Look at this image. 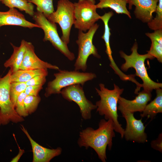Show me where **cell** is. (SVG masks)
<instances>
[{"label":"cell","instance_id":"cell-20","mask_svg":"<svg viewBox=\"0 0 162 162\" xmlns=\"http://www.w3.org/2000/svg\"><path fill=\"white\" fill-rule=\"evenodd\" d=\"M96 4L97 8L102 9L109 8L118 14H124L131 18L130 12L127 10V0H99Z\"/></svg>","mask_w":162,"mask_h":162},{"label":"cell","instance_id":"cell-30","mask_svg":"<svg viewBox=\"0 0 162 162\" xmlns=\"http://www.w3.org/2000/svg\"><path fill=\"white\" fill-rule=\"evenodd\" d=\"M42 85L27 86L24 92L27 95L38 96L43 88Z\"/></svg>","mask_w":162,"mask_h":162},{"label":"cell","instance_id":"cell-23","mask_svg":"<svg viewBox=\"0 0 162 162\" xmlns=\"http://www.w3.org/2000/svg\"><path fill=\"white\" fill-rule=\"evenodd\" d=\"M25 82H11L10 86V100L15 108L19 96L24 92L27 87Z\"/></svg>","mask_w":162,"mask_h":162},{"label":"cell","instance_id":"cell-14","mask_svg":"<svg viewBox=\"0 0 162 162\" xmlns=\"http://www.w3.org/2000/svg\"><path fill=\"white\" fill-rule=\"evenodd\" d=\"M21 129L25 133L31 143L33 153V162H49L55 157L62 153V148L49 149L44 147L34 140L23 126Z\"/></svg>","mask_w":162,"mask_h":162},{"label":"cell","instance_id":"cell-15","mask_svg":"<svg viewBox=\"0 0 162 162\" xmlns=\"http://www.w3.org/2000/svg\"><path fill=\"white\" fill-rule=\"evenodd\" d=\"M138 95L132 100H127L121 96L119 98L118 108L124 109L134 113L139 112L141 113L151 99V93L144 90L138 92Z\"/></svg>","mask_w":162,"mask_h":162},{"label":"cell","instance_id":"cell-11","mask_svg":"<svg viewBox=\"0 0 162 162\" xmlns=\"http://www.w3.org/2000/svg\"><path fill=\"white\" fill-rule=\"evenodd\" d=\"M117 109L120 111L122 116L126 121V125L124 129V137L128 141L138 143H144L147 141V136L145 132V127L142 119H137L133 113L121 108Z\"/></svg>","mask_w":162,"mask_h":162},{"label":"cell","instance_id":"cell-21","mask_svg":"<svg viewBox=\"0 0 162 162\" xmlns=\"http://www.w3.org/2000/svg\"><path fill=\"white\" fill-rule=\"evenodd\" d=\"M48 74L47 69L19 70L11 74L10 75L11 82H26L36 76L42 75L47 76Z\"/></svg>","mask_w":162,"mask_h":162},{"label":"cell","instance_id":"cell-2","mask_svg":"<svg viewBox=\"0 0 162 162\" xmlns=\"http://www.w3.org/2000/svg\"><path fill=\"white\" fill-rule=\"evenodd\" d=\"M114 86V89L110 90L105 87L104 84L100 83L99 84L100 89L95 88L100 98L95 105L97 106V112L100 116H104L105 119L112 121L115 131L120 134L123 138L124 129L118 120L117 104L119 98L122 94L124 89L120 88L115 84Z\"/></svg>","mask_w":162,"mask_h":162},{"label":"cell","instance_id":"cell-12","mask_svg":"<svg viewBox=\"0 0 162 162\" xmlns=\"http://www.w3.org/2000/svg\"><path fill=\"white\" fill-rule=\"evenodd\" d=\"M48 69L58 70H59L57 66L43 61L40 59L36 54L34 47L32 43L27 41L26 51L19 70Z\"/></svg>","mask_w":162,"mask_h":162},{"label":"cell","instance_id":"cell-6","mask_svg":"<svg viewBox=\"0 0 162 162\" xmlns=\"http://www.w3.org/2000/svg\"><path fill=\"white\" fill-rule=\"evenodd\" d=\"M99 26V25L95 23L86 33L79 30L78 39L76 41L78 46V51L74 64L75 70H81L85 72L87 67V60L90 55H92L98 58H100L92 43L94 36Z\"/></svg>","mask_w":162,"mask_h":162},{"label":"cell","instance_id":"cell-16","mask_svg":"<svg viewBox=\"0 0 162 162\" xmlns=\"http://www.w3.org/2000/svg\"><path fill=\"white\" fill-rule=\"evenodd\" d=\"M4 26H15L32 28L40 27L27 20L24 15L14 8L6 12L0 11V28Z\"/></svg>","mask_w":162,"mask_h":162},{"label":"cell","instance_id":"cell-28","mask_svg":"<svg viewBox=\"0 0 162 162\" xmlns=\"http://www.w3.org/2000/svg\"><path fill=\"white\" fill-rule=\"evenodd\" d=\"M26 94L24 92H22L18 97L16 104L15 110L21 117H26L28 114L26 112L24 103V100Z\"/></svg>","mask_w":162,"mask_h":162},{"label":"cell","instance_id":"cell-1","mask_svg":"<svg viewBox=\"0 0 162 162\" xmlns=\"http://www.w3.org/2000/svg\"><path fill=\"white\" fill-rule=\"evenodd\" d=\"M114 124L111 120H100L98 128L94 129L87 127L79 133L77 144L80 147H89L93 148L99 158L103 162L107 159L106 149L107 147L111 150L113 138L115 136Z\"/></svg>","mask_w":162,"mask_h":162},{"label":"cell","instance_id":"cell-22","mask_svg":"<svg viewBox=\"0 0 162 162\" xmlns=\"http://www.w3.org/2000/svg\"><path fill=\"white\" fill-rule=\"evenodd\" d=\"M0 1L9 8H16L31 16L34 15V5L28 0H0Z\"/></svg>","mask_w":162,"mask_h":162},{"label":"cell","instance_id":"cell-8","mask_svg":"<svg viewBox=\"0 0 162 162\" xmlns=\"http://www.w3.org/2000/svg\"><path fill=\"white\" fill-rule=\"evenodd\" d=\"M95 0H78L74 3L75 28L86 32L100 19Z\"/></svg>","mask_w":162,"mask_h":162},{"label":"cell","instance_id":"cell-29","mask_svg":"<svg viewBox=\"0 0 162 162\" xmlns=\"http://www.w3.org/2000/svg\"><path fill=\"white\" fill-rule=\"evenodd\" d=\"M46 75L36 76L26 82L27 86H43L46 81Z\"/></svg>","mask_w":162,"mask_h":162},{"label":"cell","instance_id":"cell-9","mask_svg":"<svg viewBox=\"0 0 162 162\" xmlns=\"http://www.w3.org/2000/svg\"><path fill=\"white\" fill-rule=\"evenodd\" d=\"M11 71L9 70L2 77H0V125L10 121L16 123L23 120L16 112L10 97Z\"/></svg>","mask_w":162,"mask_h":162},{"label":"cell","instance_id":"cell-27","mask_svg":"<svg viewBox=\"0 0 162 162\" xmlns=\"http://www.w3.org/2000/svg\"><path fill=\"white\" fill-rule=\"evenodd\" d=\"M151 44L147 53L156 58L158 61L162 62V44L153 39H151Z\"/></svg>","mask_w":162,"mask_h":162},{"label":"cell","instance_id":"cell-19","mask_svg":"<svg viewBox=\"0 0 162 162\" xmlns=\"http://www.w3.org/2000/svg\"><path fill=\"white\" fill-rule=\"evenodd\" d=\"M156 96L154 99L147 104L140 114L142 118L147 117L153 119L158 113L162 112V89H156Z\"/></svg>","mask_w":162,"mask_h":162},{"label":"cell","instance_id":"cell-31","mask_svg":"<svg viewBox=\"0 0 162 162\" xmlns=\"http://www.w3.org/2000/svg\"><path fill=\"white\" fill-rule=\"evenodd\" d=\"M151 147L153 149L162 152V133L159 134L158 138L151 142Z\"/></svg>","mask_w":162,"mask_h":162},{"label":"cell","instance_id":"cell-26","mask_svg":"<svg viewBox=\"0 0 162 162\" xmlns=\"http://www.w3.org/2000/svg\"><path fill=\"white\" fill-rule=\"evenodd\" d=\"M40 100V98L38 95H26L24 100V103L27 112L31 114L34 112Z\"/></svg>","mask_w":162,"mask_h":162},{"label":"cell","instance_id":"cell-3","mask_svg":"<svg viewBox=\"0 0 162 162\" xmlns=\"http://www.w3.org/2000/svg\"><path fill=\"white\" fill-rule=\"evenodd\" d=\"M137 43L135 42L131 48V54L128 55L123 51H120L121 57L123 58L125 62L121 67V69L126 72L130 68H133L136 70V76L139 77L143 81L142 87L145 91L151 92L153 89L161 88L162 84L152 80L148 75L145 64L147 59L152 60L154 58L152 56L147 53L145 54H139L137 51Z\"/></svg>","mask_w":162,"mask_h":162},{"label":"cell","instance_id":"cell-17","mask_svg":"<svg viewBox=\"0 0 162 162\" xmlns=\"http://www.w3.org/2000/svg\"><path fill=\"white\" fill-rule=\"evenodd\" d=\"M113 13L112 11L105 13L100 19L104 22V32L101 38L104 41L106 47L105 52L110 61V66L114 70L116 74L120 76L123 74V72L118 68L114 62L112 56V51L110 47V40L111 35L110 29L108 25L109 20L113 16Z\"/></svg>","mask_w":162,"mask_h":162},{"label":"cell","instance_id":"cell-18","mask_svg":"<svg viewBox=\"0 0 162 162\" xmlns=\"http://www.w3.org/2000/svg\"><path fill=\"white\" fill-rule=\"evenodd\" d=\"M26 42L25 40H22L19 46H16L10 43L13 49V53L10 57L5 62L4 66L6 68H9V70L12 73L20 69L26 51Z\"/></svg>","mask_w":162,"mask_h":162},{"label":"cell","instance_id":"cell-13","mask_svg":"<svg viewBox=\"0 0 162 162\" xmlns=\"http://www.w3.org/2000/svg\"><path fill=\"white\" fill-rule=\"evenodd\" d=\"M158 0H127L129 9L135 6L134 14L136 18L144 23L149 22L153 19L152 14L155 12Z\"/></svg>","mask_w":162,"mask_h":162},{"label":"cell","instance_id":"cell-10","mask_svg":"<svg viewBox=\"0 0 162 162\" xmlns=\"http://www.w3.org/2000/svg\"><path fill=\"white\" fill-rule=\"evenodd\" d=\"M63 98L69 101H74L80 109L82 118L85 120L92 117V111L97 106L86 98L83 88L80 84L72 85L62 88L60 92Z\"/></svg>","mask_w":162,"mask_h":162},{"label":"cell","instance_id":"cell-4","mask_svg":"<svg viewBox=\"0 0 162 162\" xmlns=\"http://www.w3.org/2000/svg\"><path fill=\"white\" fill-rule=\"evenodd\" d=\"M58 70L54 74L55 78L48 83L45 93L46 97L52 94H60L62 88L72 85L80 84L83 86L86 82L96 77V74L92 72H80L75 70Z\"/></svg>","mask_w":162,"mask_h":162},{"label":"cell","instance_id":"cell-32","mask_svg":"<svg viewBox=\"0 0 162 162\" xmlns=\"http://www.w3.org/2000/svg\"><path fill=\"white\" fill-rule=\"evenodd\" d=\"M24 152V151L23 150H21L19 148V152L18 154L16 157L13 159L11 161L12 162H18L20 158L23 153Z\"/></svg>","mask_w":162,"mask_h":162},{"label":"cell","instance_id":"cell-33","mask_svg":"<svg viewBox=\"0 0 162 162\" xmlns=\"http://www.w3.org/2000/svg\"></svg>","mask_w":162,"mask_h":162},{"label":"cell","instance_id":"cell-7","mask_svg":"<svg viewBox=\"0 0 162 162\" xmlns=\"http://www.w3.org/2000/svg\"><path fill=\"white\" fill-rule=\"evenodd\" d=\"M32 17L35 23L40 26L44 31V41H49L56 49L69 60H74V54L70 51L67 44L59 36L56 24L49 21L42 13L38 11L34 12Z\"/></svg>","mask_w":162,"mask_h":162},{"label":"cell","instance_id":"cell-5","mask_svg":"<svg viewBox=\"0 0 162 162\" xmlns=\"http://www.w3.org/2000/svg\"><path fill=\"white\" fill-rule=\"evenodd\" d=\"M46 17L51 22L59 24L62 32L61 38L68 45L70 42L71 29L75 21L74 3L69 0H59L56 11Z\"/></svg>","mask_w":162,"mask_h":162},{"label":"cell","instance_id":"cell-24","mask_svg":"<svg viewBox=\"0 0 162 162\" xmlns=\"http://www.w3.org/2000/svg\"><path fill=\"white\" fill-rule=\"evenodd\" d=\"M28 2L37 6V10L42 13L45 17L49 16L55 11L53 0H28Z\"/></svg>","mask_w":162,"mask_h":162},{"label":"cell","instance_id":"cell-25","mask_svg":"<svg viewBox=\"0 0 162 162\" xmlns=\"http://www.w3.org/2000/svg\"><path fill=\"white\" fill-rule=\"evenodd\" d=\"M155 11V17L147 23L149 28L154 31L162 29V0H158Z\"/></svg>","mask_w":162,"mask_h":162}]
</instances>
